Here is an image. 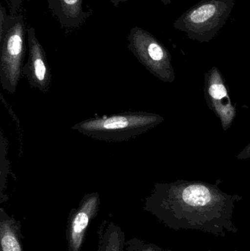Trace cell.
Masks as SVG:
<instances>
[{"label": "cell", "instance_id": "6da1fadb", "mask_svg": "<svg viewBox=\"0 0 250 251\" xmlns=\"http://www.w3.org/2000/svg\"><path fill=\"white\" fill-rule=\"evenodd\" d=\"M239 196L202 181L156 184L144 209L175 231L197 230L220 237L238 233L233 221Z\"/></svg>", "mask_w": 250, "mask_h": 251}, {"label": "cell", "instance_id": "7a4b0ae2", "mask_svg": "<svg viewBox=\"0 0 250 251\" xmlns=\"http://www.w3.org/2000/svg\"><path fill=\"white\" fill-rule=\"evenodd\" d=\"M164 121L160 115L147 112H125L104 117L91 118L76 124L72 129L101 141L132 140Z\"/></svg>", "mask_w": 250, "mask_h": 251}, {"label": "cell", "instance_id": "3957f363", "mask_svg": "<svg viewBox=\"0 0 250 251\" xmlns=\"http://www.w3.org/2000/svg\"><path fill=\"white\" fill-rule=\"evenodd\" d=\"M235 0H201L178 18L173 26L200 43L212 41L227 23Z\"/></svg>", "mask_w": 250, "mask_h": 251}, {"label": "cell", "instance_id": "277c9868", "mask_svg": "<svg viewBox=\"0 0 250 251\" xmlns=\"http://www.w3.org/2000/svg\"><path fill=\"white\" fill-rule=\"evenodd\" d=\"M26 35L23 16L9 14L7 24L0 29V82L9 94L16 93L22 76Z\"/></svg>", "mask_w": 250, "mask_h": 251}, {"label": "cell", "instance_id": "5b68a950", "mask_svg": "<svg viewBox=\"0 0 250 251\" xmlns=\"http://www.w3.org/2000/svg\"><path fill=\"white\" fill-rule=\"evenodd\" d=\"M128 41L129 50L150 73L163 82L175 80L170 51L154 35L135 26L129 32Z\"/></svg>", "mask_w": 250, "mask_h": 251}, {"label": "cell", "instance_id": "8992f818", "mask_svg": "<svg viewBox=\"0 0 250 251\" xmlns=\"http://www.w3.org/2000/svg\"><path fill=\"white\" fill-rule=\"evenodd\" d=\"M101 199L98 193L86 194L68 218L66 240L68 251H80L91 221L98 215Z\"/></svg>", "mask_w": 250, "mask_h": 251}, {"label": "cell", "instance_id": "52a82bcc", "mask_svg": "<svg viewBox=\"0 0 250 251\" xmlns=\"http://www.w3.org/2000/svg\"><path fill=\"white\" fill-rule=\"evenodd\" d=\"M27 39L29 56L23 66L22 76L26 78L31 88L45 94L51 86L52 75L46 54L33 26L27 29Z\"/></svg>", "mask_w": 250, "mask_h": 251}, {"label": "cell", "instance_id": "ba28073f", "mask_svg": "<svg viewBox=\"0 0 250 251\" xmlns=\"http://www.w3.org/2000/svg\"><path fill=\"white\" fill-rule=\"evenodd\" d=\"M204 91L208 107L220 119L223 129L227 131L236 117V110L232 104L223 75L217 67L211 68L205 74Z\"/></svg>", "mask_w": 250, "mask_h": 251}, {"label": "cell", "instance_id": "9c48e42d", "mask_svg": "<svg viewBox=\"0 0 250 251\" xmlns=\"http://www.w3.org/2000/svg\"><path fill=\"white\" fill-rule=\"evenodd\" d=\"M48 8L62 28L74 29L85 23L91 13L84 9V0H47Z\"/></svg>", "mask_w": 250, "mask_h": 251}, {"label": "cell", "instance_id": "30bf717a", "mask_svg": "<svg viewBox=\"0 0 250 251\" xmlns=\"http://www.w3.org/2000/svg\"><path fill=\"white\" fill-rule=\"evenodd\" d=\"M0 251H24L21 223L3 208L0 209Z\"/></svg>", "mask_w": 250, "mask_h": 251}, {"label": "cell", "instance_id": "8fae6325", "mask_svg": "<svg viewBox=\"0 0 250 251\" xmlns=\"http://www.w3.org/2000/svg\"><path fill=\"white\" fill-rule=\"evenodd\" d=\"M97 251H123L125 249L124 232L122 228L113 222H104L98 234Z\"/></svg>", "mask_w": 250, "mask_h": 251}, {"label": "cell", "instance_id": "7c38bea8", "mask_svg": "<svg viewBox=\"0 0 250 251\" xmlns=\"http://www.w3.org/2000/svg\"><path fill=\"white\" fill-rule=\"evenodd\" d=\"M125 249L126 251H165L157 245L137 238L126 240Z\"/></svg>", "mask_w": 250, "mask_h": 251}, {"label": "cell", "instance_id": "4fadbf2b", "mask_svg": "<svg viewBox=\"0 0 250 251\" xmlns=\"http://www.w3.org/2000/svg\"><path fill=\"white\" fill-rule=\"evenodd\" d=\"M23 0H9L10 2V15L16 16L19 14V10L22 7Z\"/></svg>", "mask_w": 250, "mask_h": 251}, {"label": "cell", "instance_id": "5bb4252c", "mask_svg": "<svg viewBox=\"0 0 250 251\" xmlns=\"http://www.w3.org/2000/svg\"><path fill=\"white\" fill-rule=\"evenodd\" d=\"M237 158L239 159H245L250 158V143L238 155Z\"/></svg>", "mask_w": 250, "mask_h": 251}, {"label": "cell", "instance_id": "9a60e30c", "mask_svg": "<svg viewBox=\"0 0 250 251\" xmlns=\"http://www.w3.org/2000/svg\"><path fill=\"white\" fill-rule=\"evenodd\" d=\"M110 1H111L112 4H113V6H114V7H118L119 4H120V1H121V0H110Z\"/></svg>", "mask_w": 250, "mask_h": 251}, {"label": "cell", "instance_id": "2e32d148", "mask_svg": "<svg viewBox=\"0 0 250 251\" xmlns=\"http://www.w3.org/2000/svg\"><path fill=\"white\" fill-rule=\"evenodd\" d=\"M164 5H170L171 4V0H160Z\"/></svg>", "mask_w": 250, "mask_h": 251}, {"label": "cell", "instance_id": "e0dca14e", "mask_svg": "<svg viewBox=\"0 0 250 251\" xmlns=\"http://www.w3.org/2000/svg\"><path fill=\"white\" fill-rule=\"evenodd\" d=\"M126 1V0H121V1Z\"/></svg>", "mask_w": 250, "mask_h": 251}]
</instances>
